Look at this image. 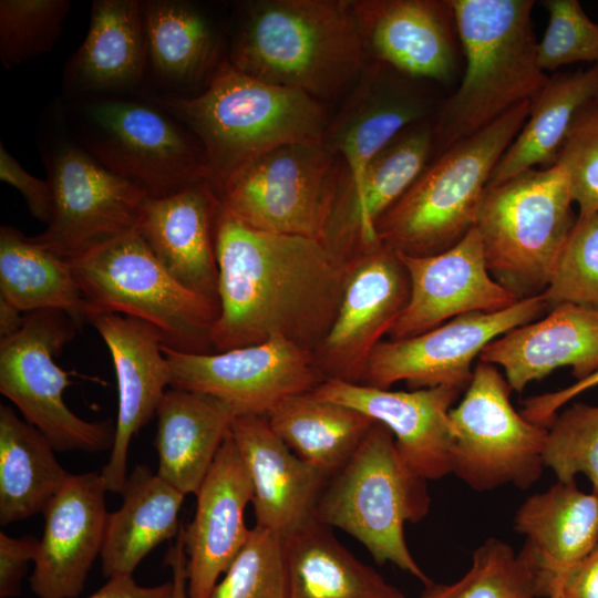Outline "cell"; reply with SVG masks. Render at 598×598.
Returning <instances> with one entry per match:
<instances>
[{
	"mask_svg": "<svg viewBox=\"0 0 598 598\" xmlns=\"http://www.w3.org/2000/svg\"><path fill=\"white\" fill-rule=\"evenodd\" d=\"M214 352L287 339L312 353L340 305L347 260L322 240L249 227L220 203L214 228Z\"/></svg>",
	"mask_w": 598,
	"mask_h": 598,
	"instance_id": "obj_1",
	"label": "cell"
},
{
	"mask_svg": "<svg viewBox=\"0 0 598 598\" xmlns=\"http://www.w3.org/2000/svg\"><path fill=\"white\" fill-rule=\"evenodd\" d=\"M226 60L324 104L343 99L370 61L352 0L241 2Z\"/></svg>",
	"mask_w": 598,
	"mask_h": 598,
	"instance_id": "obj_2",
	"label": "cell"
},
{
	"mask_svg": "<svg viewBox=\"0 0 598 598\" xmlns=\"http://www.w3.org/2000/svg\"><path fill=\"white\" fill-rule=\"evenodd\" d=\"M200 143L208 183L218 194L243 168L285 144L322 141L327 104L308 94L251 78L226 59L202 92L154 97Z\"/></svg>",
	"mask_w": 598,
	"mask_h": 598,
	"instance_id": "obj_3",
	"label": "cell"
},
{
	"mask_svg": "<svg viewBox=\"0 0 598 598\" xmlns=\"http://www.w3.org/2000/svg\"><path fill=\"white\" fill-rule=\"evenodd\" d=\"M463 72L431 117L433 158L513 107L533 102L548 75L537 61L533 0H451ZM432 158V159H433Z\"/></svg>",
	"mask_w": 598,
	"mask_h": 598,
	"instance_id": "obj_4",
	"label": "cell"
},
{
	"mask_svg": "<svg viewBox=\"0 0 598 598\" xmlns=\"http://www.w3.org/2000/svg\"><path fill=\"white\" fill-rule=\"evenodd\" d=\"M530 106L520 103L434 157L377 221L379 241L409 256L435 255L460 243L475 227L489 177Z\"/></svg>",
	"mask_w": 598,
	"mask_h": 598,
	"instance_id": "obj_5",
	"label": "cell"
},
{
	"mask_svg": "<svg viewBox=\"0 0 598 598\" xmlns=\"http://www.w3.org/2000/svg\"><path fill=\"white\" fill-rule=\"evenodd\" d=\"M425 480L400 454L386 426L374 422L350 460L327 482L313 517L360 542L378 564L392 563L427 586L411 554L406 523L429 513Z\"/></svg>",
	"mask_w": 598,
	"mask_h": 598,
	"instance_id": "obj_6",
	"label": "cell"
},
{
	"mask_svg": "<svg viewBox=\"0 0 598 598\" xmlns=\"http://www.w3.org/2000/svg\"><path fill=\"white\" fill-rule=\"evenodd\" d=\"M571 203L556 164L486 186L475 228L491 275L519 299L547 288L576 221Z\"/></svg>",
	"mask_w": 598,
	"mask_h": 598,
	"instance_id": "obj_7",
	"label": "cell"
},
{
	"mask_svg": "<svg viewBox=\"0 0 598 598\" xmlns=\"http://www.w3.org/2000/svg\"><path fill=\"white\" fill-rule=\"evenodd\" d=\"M68 261L87 320L101 312L132 317L153 327L168 349L214 352L218 305L175 280L137 231Z\"/></svg>",
	"mask_w": 598,
	"mask_h": 598,
	"instance_id": "obj_8",
	"label": "cell"
},
{
	"mask_svg": "<svg viewBox=\"0 0 598 598\" xmlns=\"http://www.w3.org/2000/svg\"><path fill=\"white\" fill-rule=\"evenodd\" d=\"M78 111L74 131L80 146L150 198L208 182L200 143L159 106L100 97L84 102Z\"/></svg>",
	"mask_w": 598,
	"mask_h": 598,
	"instance_id": "obj_9",
	"label": "cell"
},
{
	"mask_svg": "<svg viewBox=\"0 0 598 598\" xmlns=\"http://www.w3.org/2000/svg\"><path fill=\"white\" fill-rule=\"evenodd\" d=\"M512 391L497 367L478 361L450 411L451 473L474 491L509 484L524 489L542 476L548 427L518 413Z\"/></svg>",
	"mask_w": 598,
	"mask_h": 598,
	"instance_id": "obj_10",
	"label": "cell"
},
{
	"mask_svg": "<svg viewBox=\"0 0 598 598\" xmlns=\"http://www.w3.org/2000/svg\"><path fill=\"white\" fill-rule=\"evenodd\" d=\"M342 168L322 141L285 144L243 168L218 197L251 228L322 240Z\"/></svg>",
	"mask_w": 598,
	"mask_h": 598,
	"instance_id": "obj_11",
	"label": "cell"
},
{
	"mask_svg": "<svg viewBox=\"0 0 598 598\" xmlns=\"http://www.w3.org/2000/svg\"><path fill=\"white\" fill-rule=\"evenodd\" d=\"M78 328L60 310L30 312L17 333L0 340V392L55 451L104 452L113 446L115 426L83 420L69 409L63 400L69 373L54 361Z\"/></svg>",
	"mask_w": 598,
	"mask_h": 598,
	"instance_id": "obj_12",
	"label": "cell"
},
{
	"mask_svg": "<svg viewBox=\"0 0 598 598\" xmlns=\"http://www.w3.org/2000/svg\"><path fill=\"white\" fill-rule=\"evenodd\" d=\"M52 212L32 243L72 260L137 231L150 200L142 189L113 174L81 146L66 144L49 158Z\"/></svg>",
	"mask_w": 598,
	"mask_h": 598,
	"instance_id": "obj_13",
	"label": "cell"
},
{
	"mask_svg": "<svg viewBox=\"0 0 598 598\" xmlns=\"http://www.w3.org/2000/svg\"><path fill=\"white\" fill-rule=\"evenodd\" d=\"M547 310L545 298L538 295L501 311L467 313L413 337L381 341L369 358L360 384L389 389L405 382L413 390L466 389L472 364L489 342L537 320Z\"/></svg>",
	"mask_w": 598,
	"mask_h": 598,
	"instance_id": "obj_14",
	"label": "cell"
},
{
	"mask_svg": "<svg viewBox=\"0 0 598 598\" xmlns=\"http://www.w3.org/2000/svg\"><path fill=\"white\" fill-rule=\"evenodd\" d=\"M162 349L171 388L212 395L236 416L266 415L282 399L312 391L324 380L313 353L283 338L220 352Z\"/></svg>",
	"mask_w": 598,
	"mask_h": 598,
	"instance_id": "obj_15",
	"label": "cell"
},
{
	"mask_svg": "<svg viewBox=\"0 0 598 598\" xmlns=\"http://www.w3.org/2000/svg\"><path fill=\"white\" fill-rule=\"evenodd\" d=\"M410 298V278L398 252L383 245L347 260L337 316L313 352L324 379L361 383L373 350Z\"/></svg>",
	"mask_w": 598,
	"mask_h": 598,
	"instance_id": "obj_16",
	"label": "cell"
},
{
	"mask_svg": "<svg viewBox=\"0 0 598 598\" xmlns=\"http://www.w3.org/2000/svg\"><path fill=\"white\" fill-rule=\"evenodd\" d=\"M437 89L369 61L322 135L349 184H359L369 163L403 128L432 117L443 99Z\"/></svg>",
	"mask_w": 598,
	"mask_h": 598,
	"instance_id": "obj_17",
	"label": "cell"
},
{
	"mask_svg": "<svg viewBox=\"0 0 598 598\" xmlns=\"http://www.w3.org/2000/svg\"><path fill=\"white\" fill-rule=\"evenodd\" d=\"M370 61L439 87L458 84L463 53L451 0H352Z\"/></svg>",
	"mask_w": 598,
	"mask_h": 598,
	"instance_id": "obj_18",
	"label": "cell"
},
{
	"mask_svg": "<svg viewBox=\"0 0 598 598\" xmlns=\"http://www.w3.org/2000/svg\"><path fill=\"white\" fill-rule=\"evenodd\" d=\"M398 255L410 278V298L389 332L391 340L423 333L467 313L501 311L520 300L491 275L475 227L442 252Z\"/></svg>",
	"mask_w": 598,
	"mask_h": 598,
	"instance_id": "obj_19",
	"label": "cell"
},
{
	"mask_svg": "<svg viewBox=\"0 0 598 598\" xmlns=\"http://www.w3.org/2000/svg\"><path fill=\"white\" fill-rule=\"evenodd\" d=\"M431 118L403 128L367 166L357 185L344 167L322 241L348 260L379 244L375 224L432 161Z\"/></svg>",
	"mask_w": 598,
	"mask_h": 598,
	"instance_id": "obj_20",
	"label": "cell"
},
{
	"mask_svg": "<svg viewBox=\"0 0 598 598\" xmlns=\"http://www.w3.org/2000/svg\"><path fill=\"white\" fill-rule=\"evenodd\" d=\"M461 391L452 386L392 391L337 379H324L313 389L318 398L386 426L404 461L425 481L451 474L450 411Z\"/></svg>",
	"mask_w": 598,
	"mask_h": 598,
	"instance_id": "obj_21",
	"label": "cell"
},
{
	"mask_svg": "<svg viewBox=\"0 0 598 598\" xmlns=\"http://www.w3.org/2000/svg\"><path fill=\"white\" fill-rule=\"evenodd\" d=\"M106 344L117 380L118 411L114 442L100 475L107 491L122 493L133 436L145 426L171 386L162 339L150 324L118 313H93L87 320Z\"/></svg>",
	"mask_w": 598,
	"mask_h": 598,
	"instance_id": "obj_22",
	"label": "cell"
},
{
	"mask_svg": "<svg viewBox=\"0 0 598 598\" xmlns=\"http://www.w3.org/2000/svg\"><path fill=\"white\" fill-rule=\"evenodd\" d=\"M196 501L194 518L183 528L187 597L209 598L251 529L246 526L245 511L252 501V484L231 433L202 482Z\"/></svg>",
	"mask_w": 598,
	"mask_h": 598,
	"instance_id": "obj_23",
	"label": "cell"
},
{
	"mask_svg": "<svg viewBox=\"0 0 598 598\" xmlns=\"http://www.w3.org/2000/svg\"><path fill=\"white\" fill-rule=\"evenodd\" d=\"M105 484L96 472L71 475L43 512L44 529L29 579L38 598H75L104 540Z\"/></svg>",
	"mask_w": 598,
	"mask_h": 598,
	"instance_id": "obj_24",
	"label": "cell"
},
{
	"mask_svg": "<svg viewBox=\"0 0 598 598\" xmlns=\"http://www.w3.org/2000/svg\"><path fill=\"white\" fill-rule=\"evenodd\" d=\"M230 433L251 480L256 526L287 537L313 517L330 477L296 455L264 414L235 416Z\"/></svg>",
	"mask_w": 598,
	"mask_h": 598,
	"instance_id": "obj_25",
	"label": "cell"
},
{
	"mask_svg": "<svg viewBox=\"0 0 598 598\" xmlns=\"http://www.w3.org/2000/svg\"><path fill=\"white\" fill-rule=\"evenodd\" d=\"M478 360L502 368L517 392L561 367L582 380L598 370V309L558 305L489 342Z\"/></svg>",
	"mask_w": 598,
	"mask_h": 598,
	"instance_id": "obj_26",
	"label": "cell"
},
{
	"mask_svg": "<svg viewBox=\"0 0 598 598\" xmlns=\"http://www.w3.org/2000/svg\"><path fill=\"white\" fill-rule=\"evenodd\" d=\"M220 200L208 182L174 195L150 198L137 233L185 288L218 305L214 228Z\"/></svg>",
	"mask_w": 598,
	"mask_h": 598,
	"instance_id": "obj_27",
	"label": "cell"
},
{
	"mask_svg": "<svg viewBox=\"0 0 598 598\" xmlns=\"http://www.w3.org/2000/svg\"><path fill=\"white\" fill-rule=\"evenodd\" d=\"M514 526L526 537L522 554L532 566L540 597H549L561 578L598 545V494L576 482H557L529 496Z\"/></svg>",
	"mask_w": 598,
	"mask_h": 598,
	"instance_id": "obj_28",
	"label": "cell"
},
{
	"mask_svg": "<svg viewBox=\"0 0 598 598\" xmlns=\"http://www.w3.org/2000/svg\"><path fill=\"white\" fill-rule=\"evenodd\" d=\"M235 416L229 405L212 395L167 390L156 410L158 476L184 495H196Z\"/></svg>",
	"mask_w": 598,
	"mask_h": 598,
	"instance_id": "obj_29",
	"label": "cell"
},
{
	"mask_svg": "<svg viewBox=\"0 0 598 598\" xmlns=\"http://www.w3.org/2000/svg\"><path fill=\"white\" fill-rule=\"evenodd\" d=\"M147 60L143 1L95 0L87 34L66 65L65 85L75 93L125 90L143 79Z\"/></svg>",
	"mask_w": 598,
	"mask_h": 598,
	"instance_id": "obj_30",
	"label": "cell"
},
{
	"mask_svg": "<svg viewBox=\"0 0 598 598\" xmlns=\"http://www.w3.org/2000/svg\"><path fill=\"white\" fill-rule=\"evenodd\" d=\"M123 504L109 513L101 550L102 571L110 578L133 575L141 561L159 544L177 536L179 511L185 495L137 465L127 475Z\"/></svg>",
	"mask_w": 598,
	"mask_h": 598,
	"instance_id": "obj_31",
	"label": "cell"
},
{
	"mask_svg": "<svg viewBox=\"0 0 598 598\" xmlns=\"http://www.w3.org/2000/svg\"><path fill=\"white\" fill-rule=\"evenodd\" d=\"M287 598H404L315 517L282 538Z\"/></svg>",
	"mask_w": 598,
	"mask_h": 598,
	"instance_id": "obj_32",
	"label": "cell"
},
{
	"mask_svg": "<svg viewBox=\"0 0 598 598\" xmlns=\"http://www.w3.org/2000/svg\"><path fill=\"white\" fill-rule=\"evenodd\" d=\"M143 7L148 60L155 74L172 86L206 85L224 61L220 34L209 16L183 0H148Z\"/></svg>",
	"mask_w": 598,
	"mask_h": 598,
	"instance_id": "obj_33",
	"label": "cell"
},
{
	"mask_svg": "<svg viewBox=\"0 0 598 598\" xmlns=\"http://www.w3.org/2000/svg\"><path fill=\"white\" fill-rule=\"evenodd\" d=\"M266 416L296 455L329 477L350 460L374 423L355 409L318 398L313 390L282 399Z\"/></svg>",
	"mask_w": 598,
	"mask_h": 598,
	"instance_id": "obj_34",
	"label": "cell"
},
{
	"mask_svg": "<svg viewBox=\"0 0 598 598\" xmlns=\"http://www.w3.org/2000/svg\"><path fill=\"white\" fill-rule=\"evenodd\" d=\"M598 96V65L549 76L532 102L519 133L495 166L487 186L536 165L550 167L578 111Z\"/></svg>",
	"mask_w": 598,
	"mask_h": 598,
	"instance_id": "obj_35",
	"label": "cell"
},
{
	"mask_svg": "<svg viewBox=\"0 0 598 598\" xmlns=\"http://www.w3.org/2000/svg\"><path fill=\"white\" fill-rule=\"evenodd\" d=\"M48 439L8 405H0V524L43 513L70 474Z\"/></svg>",
	"mask_w": 598,
	"mask_h": 598,
	"instance_id": "obj_36",
	"label": "cell"
},
{
	"mask_svg": "<svg viewBox=\"0 0 598 598\" xmlns=\"http://www.w3.org/2000/svg\"><path fill=\"white\" fill-rule=\"evenodd\" d=\"M0 297L22 312L60 310L79 327L87 322L70 262L11 226L0 228Z\"/></svg>",
	"mask_w": 598,
	"mask_h": 598,
	"instance_id": "obj_37",
	"label": "cell"
},
{
	"mask_svg": "<svg viewBox=\"0 0 598 598\" xmlns=\"http://www.w3.org/2000/svg\"><path fill=\"white\" fill-rule=\"evenodd\" d=\"M209 598H287L282 538L255 526Z\"/></svg>",
	"mask_w": 598,
	"mask_h": 598,
	"instance_id": "obj_38",
	"label": "cell"
},
{
	"mask_svg": "<svg viewBox=\"0 0 598 598\" xmlns=\"http://www.w3.org/2000/svg\"><path fill=\"white\" fill-rule=\"evenodd\" d=\"M70 10L68 0H1L0 60L16 66L50 51Z\"/></svg>",
	"mask_w": 598,
	"mask_h": 598,
	"instance_id": "obj_39",
	"label": "cell"
},
{
	"mask_svg": "<svg viewBox=\"0 0 598 598\" xmlns=\"http://www.w3.org/2000/svg\"><path fill=\"white\" fill-rule=\"evenodd\" d=\"M543 458L558 482L584 474L598 494V405L575 403L548 426Z\"/></svg>",
	"mask_w": 598,
	"mask_h": 598,
	"instance_id": "obj_40",
	"label": "cell"
},
{
	"mask_svg": "<svg viewBox=\"0 0 598 598\" xmlns=\"http://www.w3.org/2000/svg\"><path fill=\"white\" fill-rule=\"evenodd\" d=\"M542 295L548 310L561 303L598 309V212L578 215Z\"/></svg>",
	"mask_w": 598,
	"mask_h": 598,
	"instance_id": "obj_41",
	"label": "cell"
},
{
	"mask_svg": "<svg viewBox=\"0 0 598 598\" xmlns=\"http://www.w3.org/2000/svg\"><path fill=\"white\" fill-rule=\"evenodd\" d=\"M470 579L454 598H539L536 577L526 557L498 538L473 554Z\"/></svg>",
	"mask_w": 598,
	"mask_h": 598,
	"instance_id": "obj_42",
	"label": "cell"
},
{
	"mask_svg": "<svg viewBox=\"0 0 598 598\" xmlns=\"http://www.w3.org/2000/svg\"><path fill=\"white\" fill-rule=\"evenodd\" d=\"M548 24L537 43L540 69L554 71L577 62L598 65V23L577 0H546Z\"/></svg>",
	"mask_w": 598,
	"mask_h": 598,
	"instance_id": "obj_43",
	"label": "cell"
},
{
	"mask_svg": "<svg viewBox=\"0 0 598 598\" xmlns=\"http://www.w3.org/2000/svg\"><path fill=\"white\" fill-rule=\"evenodd\" d=\"M555 164L567 177L579 214L598 212V96L576 114Z\"/></svg>",
	"mask_w": 598,
	"mask_h": 598,
	"instance_id": "obj_44",
	"label": "cell"
},
{
	"mask_svg": "<svg viewBox=\"0 0 598 598\" xmlns=\"http://www.w3.org/2000/svg\"><path fill=\"white\" fill-rule=\"evenodd\" d=\"M40 539L34 536L11 537L0 533V597L20 594L30 561H34Z\"/></svg>",
	"mask_w": 598,
	"mask_h": 598,
	"instance_id": "obj_45",
	"label": "cell"
},
{
	"mask_svg": "<svg viewBox=\"0 0 598 598\" xmlns=\"http://www.w3.org/2000/svg\"><path fill=\"white\" fill-rule=\"evenodd\" d=\"M0 178L16 187L23 196L32 216L48 223L52 212V190L48 181L29 174L1 144Z\"/></svg>",
	"mask_w": 598,
	"mask_h": 598,
	"instance_id": "obj_46",
	"label": "cell"
},
{
	"mask_svg": "<svg viewBox=\"0 0 598 598\" xmlns=\"http://www.w3.org/2000/svg\"><path fill=\"white\" fill-rule=\"evenodd\" d=\"M598 385V370L575 383L548 393L534 395L524 401L522 414L530 422L549 426L558 410L574 398Z\"/></svg>",
	"mask_w": 598,
	"mask_h": 598,
	"instance_id": "obj_47",
	"label": "cell"
},
{
	"mask_svg": "<svg viewBox=\"0 0 598 598\" xmlns=\"http://www.w3.org/2000/svg\"><path fill=\"white\" fill-rule=\"evenodd\" d=\"M553 596L598 598V545L561 578L548 598Z\"/></svg>",
	"mask_w": 598,
	"mask_h": 598,
	"instance_id": "obj_48",
	"label": "cell"
},
{
	"mask_svg": "<svg viewBox=\"0 0 598 598\" xmlns=\"http://www.w3.org/2000/svg\"><path fill=\"white\" fill-rule=\"evenodd\" d=\"M86 598H173V584L157 586H141L132 575H116L109 578L106 584Z\"/></svg>",
	"mask_w": 598,
	"mask_h": 598,
	"instance_id": "obj_49",
	"label": "cell"
},
{
	"mask_svg": "<svg viewBox=\"0 0 598 598\" xmlns=\"http://www.w3.org/2000/svg\"><path fill=\"white\" fill-rule=\"evenodd\" d=\"M184 526H181L175 543L168 548L165 564L172 569L173 598L187 597V559L184 544Z\"/></svg>",
	"mask_w": 598,
	"mask_h": 598,
	"instance_id": "obj_50",
	"label": "cell"
},
{
	"mask_svg": "<svg viewBox=\"0 0 598 598\" xmlns=\"http://www.w3.org/2000/svg\"><path fill=\"white\" fill-rule=\"evenodd\" d=\"M12 303L0 297V340L17 333L24 324L27 316Z\"/></svg>",
	"mask_w": 598,
	"mask_h": 598,
	"instance_id": "obj_51",
	"label": "cell"
},
{
	"mask_svg": "<svg viewBox=\"0 0 598 598\" xmlns=\"http://www.w3.org/2000/svg\"><path fill=\"white\" fill-rule=\"evenodd\" d=\"M470 579V571L457 581L450 585H430L422 598H454Z\"/></svg>",
	"mask_w": 598,
	"mask_h": 598,
	"instance_id": "obj_52",
	"label": "cell"
},
{
	"mask_svg": "<svg viewBox=\"0 0 598 598\" xmlns=\"http://www.w3.org/2000/svg\"><path fill=\"white\" fill-rule=\"evenodd\" d=\"M550 598H559V597H557V596H553V597H550Z\"/></svg>",
	"mask_w": 598,
	"mask_h": 598,
	"instance_id": "obj_53",
	"label": "cell"
}]
</instances>
